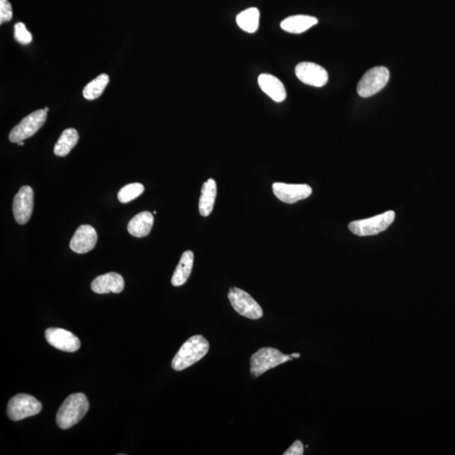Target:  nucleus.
Segmentation results:
<instances>
[{"mask_svg":"<svg viewBox=\"0 0 455 455\" xmlns=\"http://www.w3.org/2000/svg\"><path fill=\"white\" fill-rule=\"evenodd\" d=\"M18 145H19V146H22V145H24V141L19 142Z\"/></svg>","mask_w":455,"mask_h":455,"instance_id":"28","label":"nucleus"},{"mask_svg":"<svg viewBox=\"0 0 455 455\" xmlns=\"http://www.w3.org/2000/svg\"><path fill=\"white\" fill-rule=\"evenodd\" d=\"M34 208V192L31 186H24L15 195L13 201V214L19 225H25L30 221Z\"/></svg>","mask_w":455,"mask_h":455,"instance_id":"9","label":"nucleus"},{"mask_svg":"<svg viewBox=\"0 0 455 455\" xmlns=\"http://www.w3.org/2000/svg\"><path fill=\"white\" fill-rule=\"evenodd\" d=\"M237 25L248 33H254L259 27L260 11L258 8H249L237 15Z\"/></svg>","mask_w":455,"mask_h":455,"instance_id":"21","label":"nucleus"},{"mask_svg":"<svg viewBox=\"0 0 455 455\" xmlns=\"http://www.w3.org/2000/svg\"><path fill=\"white\" fill-rule=\"evenodd\" d=\"M304 454V445L301 441L297 440L294 442L283 455H302Z\"/></svg>","mask_w":455,"mask_h":455,"instance_id":"26","label":"nucleus"},{"mask_svg":"<svg viewBox=\"0 0 455 455\" xmlns=\"http://www.w3.org/2000/svg\"><path fill=\"white\" fill-rule=\"evenodd\" d=\"M228 298L238 314L251 320L261 319L263 316L262 308L260 304L241 288H230Z\"/></svg>","mask_w":455,"mask_h":455,"instance_id":"6","label":"nucleus"},{"mask_svg":"<svg viewBox=\"0 0 455 455\" xmlns=\"http://www.w3.org/2000/svg\"><path fill=\"white\" fill-rule=\"evenodd\" d=\"M13 17L11 3L9 0H0V24L9 22Z\"/></svg>","mask_w":455,"mask_h":455,"instance_id":"25","label":"nucleus"},{"mask_svg":"<svg viewBox=\"0 0 455 455\" xmlns=\"http://www.w3.org/2000/svg\"><path fill=\"white\" fill-rule=\"evenodd\" d=\"M15 38L22 45L30 44L32 42V35L27 29L25 24L22 22L16 23L15 25Z\"/></svg>","mask_w":455,"mask_h":455,"instance_id":"24","label":"nucleus"},{"mask_svg":"<svg viewBox=\"0 0 455 455\" xmlns=\"http://www.w3.org/2000/svg\"><path fill=\"white\" fill-rule=\"evenodd\" d=\"M258 84L262 91L276 103H282L286 99V89L277 77L262 74L259 76Z\"/></svg>","mask_w":455,"mask_h":455,"instance_id":"15","label":"nucleus"},{"mask_svg":"<svg viewBox=\"0 0 455 455\" xmlns=\"http://www.w3.org/2000/svg\"><path fill=\"white\" fill-rule=\"evenodd\" d=\"M79 142V133L75 128H68L61 134L54 147V154L59 157L67 156Z\"/></svg>","mask_w":455,"mask_h":455,"instance_id":"20","label":"nucleus"},{"mask_svg":"<svg viewBox=\"0 0 455 455\" xmlns=\"http://www.w3.org/2000/svg\"><path fill=\"white\" fill-rule=\"evenodd\" d=\"M395 212L388 211L378 216L352 221L348 228L352 234L359 237H371L387 230L395 221Z\"/></svg>","mask_w":455,"mask_h":455,"instance_id":"4","label":"nucleus"},{"mask_svg":"<svg viewBox=\"0 0 455 455\" xmlns=\"http://www.w3.org/2000/svg\"><path fill=\"white\" fill-rule=\"evenodd\" d=\"M110 78L107 74H101L89 82L83 91V96L88 100L98 99L103 94L109 84Z\"/></svg>","mask_w":455,"mask_h":455,"instance_id":"22","label":"nucleus"},{"mask_svg":"<svg viewBox=\"0 0 455 455\" xmlns=\"http://www.w3.org/2000/svg\"><path fill=\"white\" fill-rule=\"evenodd\" d=\"M44 110H45V111H46V112H48V110H50V108H48V107H45Z\"/></svg>","mask_w":455,"mask_h":455,"instance_id":"29","label":"nucleus"},{"mask_svg":"<svg viewBox=\"0 0 455 455\" xmlns=\"http://www.w3.org/2000/svg\"><path fill=\"white\" fill-rule=\"evenodd\" d=\"M98 235L91 225H81L77 229L71 239L70 248L78 254H85L94 249Z\"/></svg>","mask_w":455,"mask_h":455,"instance_id":"13","label":"nucleus"},{"mask_svg":"<svg viewBox=\"0 0 455 455\" xmlns=\"http://www.w3.org/2000/svg\"><path fill=\"white\" fill-rule=\"evenodd\" d=\"M144 192V186L140 184H132L124 186L117 197L121 203H128L139 197Z\"/></svg>","mask_w":455,"mask_h":455,"instance_id":"23","label":"nucleus"},{"mask_svg":"<svg viewBox=\"0 0 455 455\" xmlns=\"http://www.w3.org/2000/svg\"><path fill=\"white\" fill-rule=\"evenodd\" d=\"M42 409V403L35 397L27 394H19L8 403L7 414L10 420L20 421L38 415Z\"/></svg>","mask_w":455,"mask_h":455,"instance_id":"5","label":"nucleus"},{"mask_svg":"<svg viewBox=\"0 0 455 455\" xmlns=\"http://www.w3.org/2000/svg\"><path fill=\"white\" fill-rule=\"evenodd\" d=\"M47 116V112L45 110H38L23 119L10 133L9 140L11 143L18 144L19 142L33 136L44 125Z\"/></svg>","mask_w":455,"mask_h":455,"instance_id":"8","label":"nucleus"},{"mask_svg":"<svg viewBox=\"0 0 455 455\" xmlns=\"http://www.w3.org/2000/svg\"><path fill=\"white\" fill-rule=\"evenodd\" d=\"M317 23H318V20L314 16L292 15L283 20L281 27L283 31L290 32V33L300 34L315 26Z\"/></svg>","mask_w":455,"mask_h":455,"instance_id":"16","label":"nucleus"},{"mask_svg":"<svg viewBox=\"0 0 455 455\" xmlns=\"http://www.w3.org/2000/svg\"><path fill=\"white\" fill-rule=\"evenodd\" d=\"M89 408V401L84 394H73L60 406L56 417L57 424L64 430L72 428L82 419Z\"/></svg>","mask_w":455,"mask_h":455,"instance_id":"2","label":"nucleus"},{"mask_svg":"<svg viewBox=\"0 0 455 455\" xmlns=\"http://www.w3.org/2000/svg\"><path fill=\"white\" fill-rule=\"evenodd\" d=\"M217 196V184L214 179H209L202 185L201 197L199 199V212L203 217H208L214 209Z\"/></svg>","mask_w":455,"mask_h":455,"instance_id":"17","label":"nucleus"},{"mask_svg":"<svg viewBox=\"0 0 455 455\" xmlns=\"http://www.w3.org/2000/svg\"><path fill=\"white\" fill-rule=\"evenodd\" d=\"M272 191L280 201L288 204L304 200L311 197L312 188L306 184H286L282 182H275L272 185Z\"/></svg>","mask_w":455,"mask_h":455,"instance_id":"12","label":"nucleus"},{"mask_svg":"<svg viewBox=\"0 0 455 455\" xmlns=\"http://www.w3.org/2000/svg\"><path fill=\"white\" fill-rule=\"evenodd\" d=\"M292 357L283 355L278 349L263 348L255 352L251 359V373L254 378L263 375L271 368L292 360Z\"/></svg>","mask_w":455,"mask_h":455,"instance_id":"3","label":"nucleus"},{"mask_svg":"<svg viewBox=\"0 0 455 455\" xmlns=\"http://www.w3.org/2000/svg\"><path fill=\"white\" fill-rule=\"evenodd\" d=\"M45 337L51 346L60 351L75 352L80 348V341L72 332L61 328H48Z\"/></svg>","mask_w":455,"mask_h":455,"instance_id":"10","label":"nucleus"},{"mask_svg":"<svg viewBox=\"0 0 455 455\" xmlns=\"http://www.w3.org/2000/svg\"><path fill=\"white\" fill-rule=\"evenodd\" d=\"M295 75L301 82L311 87H322L328 81L327 71L315 63L299 64L295 68Z\"/></svg>","mask_w":455,"mask_h":455,"instance_id":"11","label":"nucleus"},{"mask_svg":"<svg viewBox=\"0 0 455 455\" xmlns=\"http://www.w3.org/2000/svg\"><path fill=\"white\" fill-rule=\"evenodd\" d=\"M194 262V254L192 251H186L182 254L180 262L174 270L172 283L174 287L184 285L192 274Z\"/></svg>","mask_w":455,"mask_h":455,"instance_id":"18","label":"nucleus"},{"mask_svg":"<svg viewBox=\"0 0 455 455\" xmlns=\"http://www.w3.org/2000/svg\"><path fill=\"white\" fill-rule=\"evenodd\" d=\"M389 71L384 66L375 67L367 71L357 84V93L368 98L379 93L389 82Z\"/></svg>","mask_w":455,"mask_h":455,"instance_id":"7","label":"nucleus"},{"mask_svg":"<svg viewBox=\"0 0 455 455\" xmlns=\"http://www.w3.org/2000/svg\"><path fill=\"white\" fill-rule=\"evenodd\" d=\"M209 350V343L205 337L200 335L190 337L174 357L172 367L176 371H184L202 359Z\"/></svg>","mask_w":455,"mask_h":455,"instance_id":"1","label":"nucleus"},{"mask_svg":"<svg viewBox=\"0 0 455 455\" xmlns=\"http://www.w3.org/2000/svg\"><path fill=\"white\" fill-rule=\"evenodd\" d=\"M153 225V214L149 212H142L130 221L128 225V233L137 238L147 237Z\"/></svg>","mask_w":455,"mask_h":455,"instance_id":"19","label":"nucleus"},{"mask_svg":"<svg viewBox=\"0 0 455 455\" xmlns=\"http://www.w3.org/2000/svg\"><path fill=\"white\" fill-rule=\"evenodd\" d=\"M291 357H297V359H298V357H300V355H299V353H292V355H291Z\"/></svg>","mask_w":455,"mask_h":455,"instance_id":"27","label":"nucleus"},{"mask_svg":"<svg viewBox=\"0 0 455 455\" xmlns=\"http://www.w3.org/2000/svg\"><path fill=\"white\" fill-rule=\"evenodd\" d=\"M125 287L124 279L116 272H109V274L99 276L94 279L91 283V290L98 294H120L123 292Z\"/></svg>","mask_w":455,"mask_h":455,"instance_id":"14","label":"nucleus"}]
</instances>
